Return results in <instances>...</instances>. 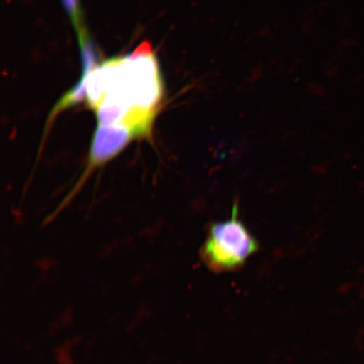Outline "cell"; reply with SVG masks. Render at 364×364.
<instances>
[{
  "label": "cell",
  "mask_w": 364,
  "mask_h": 364,
  "mask_svg": "<svg viewBox=\"0 0 364 364\" xmlns=\"http://www.w3.org/2000/svg\"><path fill=\"white\" fill-rule=\"evenodd\" d=\"M258 249L257 239L240 220L238 205L235 204L230 220L215 223L209 228L201 257L209 269L232 272L240 270Z\"/></svg>",
  "instance_id": "6da1fadb"
},
{
  "label": "cell",
  "mask_w": 364,
  "mask_h": 364,
  "mask_svg": "<svg viewBox=\"0 0 364 364\" xmlns=\"http://www.w3.org/2000/svg\"><path fill=\"white\" fill-rule=\"evenodd\" d=\"M136 136V132L129 126L99 125L91 144L90 165L95 166L107 162Z\"/></svg>",
  "instance_id": "7a4b0ae2"
},
{
  "label": "cell",
  "mask_w": 364,
  "mask_h": 364,
  "mask_svg": "<svg viewBox=\"0 0 364 364\" xmlns=\"http://www.w3.org/2000/svg\"><path fill=\"white\" fill-rule=\"evenodd\" d=\"M62 2L68 15H70L73 23H74L77 33H79L80 31L85 29L84 26L82 25L79 0H62Z\"/></svg>",
  "instance_id": "3957f363"
}]
</instances>
